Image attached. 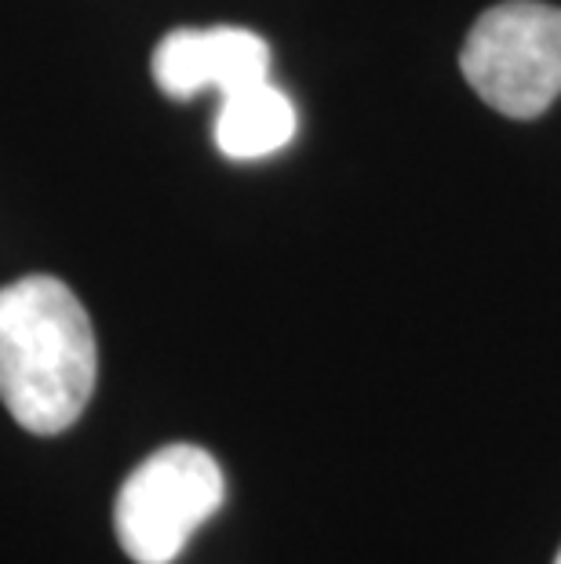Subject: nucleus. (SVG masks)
Returning <instances> with one entry per match:
<instances>
[{"label": "nucleus", "instance_id": "obj_1", "mask_svg": "<svg viewBox=\"0 0 561 564\" xmlns=\"http://www.w3.org/2000/svg\"><path fill=\"white\" fill-rule=\"evenodd\" d=\"M99 354L88 310L55 278L0 288V401L37 437L63 434L91 401Z\"/></svg>", "mask_w": 561, "mask_h": 564}, {"label": "nucleus", "instance_id": "obj_2", "mask_svg": "<svg viewBox=\"0 0 561 564\" xmlns=\"http://www.w3.org/2000/svg\"><path fill=\"white\" fill-rule=\"evenodd\" d=\"M463 77L515 121L540 117L561 95V8L507 0L488 8L460 52Z\"/></svg>", "mask_w": 561, "mask_h": 564}, {"label": "nucleus", "instance_id": "obj_3", "mask_svg": "<svg viewBox=\"0 0 561 564\" xmlns=\"http://www.w3.org/2000/svg\"><path fill=\"white\" fill-rule=\"evenodd\" d=\"M223 499L219 463L197 444H169L142 459L117 491V539L136 564H172Z\"/></svg>", "mask_w": 561, "mask_h": 564}, {"label": "nucleus", "instance_id": "obj_4", "mask_svg": "<svg viewBox=\"0 0 561 564\" xmlns=\"http://www.w3.org/2000/svg\"><path fill=\"white\" fill-rule=\"evenodd\" d=\"M153 80L169 99H194L201 91L234 95L270 77V44L245 26L172 30L150 58Z\"/></svg>", "mask_w": 561, "mask_h": 564}, {"label": "nucleus", "instance_id": "obj_5", "mask_svg": "<svg viewBox=\"0 0 561 564\" xmlns=\"http://www.w3.org/2000/svg\"><path fill=\"white\" fill-rule=\"evenodd\" d=\"M295 128H300V113H295L292 99L267 77L234 95H223L212 135H216L223 158L262 161L289 147Z\"/></svg>", "mask_w": 561, "mask_h": 564}, {"label": "nucleus", "instance_id": "obj_6", "mask_svg": "<svg viewBox=\"0 0 561 564\" xmlns=\"http://www.w3.org/2000/svg\"><path fill=\"white\" fill-rule=\"evenodd\" d=\"M554 564H561V550H558V557H554Z\"/></svg>", "mask_w": 561, "mask_h": 564}]
</instances>
